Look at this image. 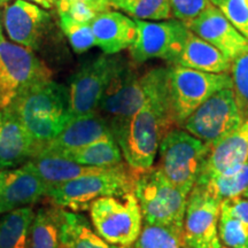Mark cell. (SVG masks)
Returning a JSON list of instances; mask_svg holds the SVG:
<instances>
[{"label": "cell", "mask_w": 248, "mask_h": 248, "mask_svg": "<svg viewBox=\"0 0 248 248\" xmlns=\"http://www.w3.org/2000/svg\"><path fill=\"white\" fill-rule=\"evenodd\" d=\"M142 84L146 100L114 137L126 166L137 175L153 167L162 138L177 128L170 101L168 67L145 71Z\"/></svg>", "instance_id": "obj_1"}, {"label": "cell", "mask_w": 248, "mask_h": 248, "mask_svg": "<svg viewBox=\"0 0 248 248\" xmlns=\"http://www.w3.org/2000/svg\"><path fill=\"white\" fill-rule=\"evenodd\" d=\"M8 107L23 124L38 151L57 137L71 119L69 90L52 78L28 86Z\"/></svg>", "instance_id": "obj_2"}, {"label": "cell", "mask_w": 248, "mask_h": 248, "mask_svg": "<svg viewBox=\"0 0 248 248\" xmlns=\"http://www.w3.org/2000/svg\"><path fill=\"white\" fill-rule=\"evenodd\" d=\"M136 177L137 173L126 163H122L102 172L80 176L49 188L45 199L51 206L75 213L83 212L89 210L93 201L99 198L132 192Z\"/></svg>", "instance_id": "obj_3"}, {"label": "cell", "mask_w": 248, "mask_h": 248, "mask_svg": "<svg viewBox=\"0 0 248 248\" xmlns=\"http://www.w3.org/2000/svg\"><path fill=\"white\" fill-rule=\"evenodd\" d=\"M132 192L140 206L144 224L183 228L188 194L171 184L157 167L138 173Z\"/></svg>", "instance_id": "obj_4"}, {"label": "cell", "mask_w": 248, "mask_h": 248, "mask_svg": "<svg viewBox=\"0 0 248 248\" xmlns=\"http://www.w3.org/2000/svg\"><path fill=\"white\" fill-rule=\"evenodd\" d=\"M137 66L135 62L119 57L99 102L98 115L106 122L113 137L146 100L142 84L144 73H140Z\"/></svg>", "instance_id": "obj_5"}, {"label": "cell", "mask_w": 248, "mask_h": 248, "mask_svg": "<svg viewBox=\"0 0 248 248\" xmlns=\"http://www.w3.org/2000/svg\"><path fill=\"white\" fill-rule=\"evenodd\" d=\"M209 147L185 130L175 128L160 142L156 167L171 184L190 194L199 177Z\"/></svg>", "instance_id": "obj_6"}, {"label": "cell", "mask_w": 248, "mask_h": 248, "mask_svg": "<svg viewBox=\"0 0 248 248\" xmlns=\"http://www.w3.org/2000/svg\"><path fill=\"white\" fill-rule=\"evenodd\" d=\"M89 210L94 231L108 244L129 248L138 239L142 215L133 192L99 198Z\"/></svg>", "instance_id": "obj_7"}, {"label": "cell", "mask_w": 248, "mask_h": 248, "mask_svg": "<svg viewBox=\"0 0 248 248\" xmlns=\"http://www.w3.org/2000/svg\"><path fill=\"white\" fill-rule=\"evenodd\" d=\"M170 101L177 128L203 104L222 89L232 88L230 74H213L176 64L168 67Z\"/></svg>", "instance_id": "obj_8"}, {"label": "cell", "mask_w": 248, "mask_h": 248, "mask_svg": "<svg viewBox=\"0 0 248 248\" xmlns=\"http://www.w3.org/2000/svg\"><path fill=\"white\" fill-rule=\"evenodd\" d=\"M52 75L32 49L6 40L0 26V109L8 107L28 86Z\"/></svg>", "instance_id": "obj_9"}, {"label": "cell", "mask_w": 248, "mask_h": 248, "mask_svg": "<svg viewBox=\"0 0 248 248\" xmlns=\"http://www.w3.org/2000/svg\"><path fill=\"white\" fill-rule=\"evenodd\" d=\"M244 123L232 88L222 89L191 114L182 128L204 144H216Z\"/></svg>", "instance_id": "obj_10"}, {"label": "cell", "mask_w": 248, "mask_h": 248, "mask_svg": "<svg viewBox=\"0 0 248 248\" xmlns=\"http://www.w3.org/2000/svg\"><path fill=\"white\" fill-rule=\"evenodd\" d=\"M137 37L129 47L130 59L137 64L161 59L172 63L182 53L187 38L188 28L178 20L148 22L135 18Z\"/></svg>", "instance_id": "obj_11"}, {"label": "cell", "mask_w": 248, "mask_h": 248, "mask_svg": "<svg viewBox=\"0 0 248 248\" xmlns=\"http://www.w3.org/2000/svg\"><path fill=\"white\" fill-rule=\"evenodd\" d=\"M222 201L206 188L194 186L188 194L184 216V241L188 248H219L218 222Z\"/></svg>", "instance_id": "obj_12"}, {"label": "cell", "mask_w": 248, "mask_h": 248, "mask_svg": "<svg viewBox=\"0 0 248 248\" xmlns=\"http://www.w3.org/2000/svg\"><path fill=\"white\" fill-rule=\"evenodd\" d=\"M117 61V55L104 54L86 62L76 71L68 88L71 119L97 113L102 93Z\"/></svg>", "instance_id": "obj_13"}, {"label": "cell", "mask_w": 248, "mask_h": 248, "mask_svg": "<svg viewBox=\"0 0 248 248\" xmlns=\"http://www.w3.org/2000/svg\"><path fill=\"white\" fill-rule=\"evenodd\" d=\"M186 27L194 35L215 46L231 62L248 53V40L215 6Z\"/></svg>", "instance_id": "obj_14"}, {"label": "cell", "mask_w": 248, "mask_h": 248, "mask_svg": "<svg viewBox=\"0 0 248 248\" xmlns=\"http://www.w3.org/2000/svg\"><path fill=\"white\" fill-rule=\"evenodd\" d=\"M48 187L29 164L2 170L0 178V215L32 206L44 199Z\"/></svg>", "instance_id": "obj_15"}, {"label": "cell", "mask_w": 248, "mask_h": 248, "mask_svg": "<svg viewBox=\"0 0 248 248\" xmlns=\"http://www.w3.org/2000/svg\"><path fill=\"white\" fill-rule=\"evenodd\" d=\"M51 15L26 0H15L5 7L2 22L6 32L15 44L30 49L38 47L47 29Z\"/></svg>", "instance_id": "obj_16"}, {"label": "cell", "mask_w": 248, "mask_h": 248, "mask_svg": "<svg viewBox=\"0 0 248 248\" xmlns=\"http://www.w3.org/2000/svg\"><path fill=\"white\" fill-rule=\"evenodd\" d=\"M248 160V121L209 147L194 186H204L222 173L233 170Z\"/></svg>", "instance_id": "obj_17"}, {"label": "cell", "mask_w": 248, "mask_h": 248, "mask_svg": "<svg viewBox=\"0 0 248 248\" xmlns=\"http://www.w3.org/2000/svg\"><path fill=\"white\" fill-rule=\"evenodd\" d=\"M38 152V146L9 107L0 109V170L23 166Z\"/></svg>", "instance_id": "obj_18"}, {"label": "cell", "mask_w": 248, "mask_h": 248, "mask_svg": "<svg viewBox=\"0 0 248 248\" xmlns=\"http://www.w3.org/2000/svg\"><path fill=\"white\" fill-rule=\"evenodd\" d=\"M108 137H113V135L98 113L73 117L57 137L39 148L38 153H58L73 150Z\"/></svg>", "instance_id": "obj_19"}, {"label": "cell", "mask_w": 248, "mask_h": 248, "mask_svg": "<svg viewBox=\"0 0 248 248\" xmlns=\"http://www.w3.org/2000/svg\"><path fill=\"white\" fill-rule=\"evenodd\" d=\"M91 28L95 46L108 55L117 54L129 48L137 37L135 20L120 12L108 11L99 14L92 21Z\"/></svg>", "instance_id": "obj_20"}, {"label": "cell", "mask_w": 248, "mask_h": 248, "mask_svg": "<svg viewBox=\"0 0 248 248\" xmlns=\"http://www.w3.org/2000/svg\"><path fill=\"white\" fill-rule=\"evenodd\" d=\"M170 64L213 74H229L232 67V62L222 52L192 31L188 32L182 53Z\"/></svg>", "instance_id": "obj_21"}, {"label": "cell", "mask_w": 248, "mask_h": 248, "mask_svg": "<svg viewBox=\"0 0 248 248\" xmlns=\"http://www.w3.org/2000/svg\"><path fill=\"white\" fill-rule=\"evenodd\" d=\"M49 188L63 184L80 176L102 172L108 168H98L78 164L60 155L38 153L27 162Z\"/></svg>", "instance_id": "obj_22"}, {"label": "cell", "mask_w": 248, "mask_h": 248, "mask_svg": "<svg viewBox=\"0 0 248 248\" xmlns=\"http://www.w3.org/2000/svg\"><path fill=\"white\" fill-rule=\"evenodd\" d=\"M60 248H126L108 244L84 216L63 209L60 228Z\"/></svg>", "instance_id": "obj_23"}, {"label": "cell", "mask_w": 248, "mask_h": 248, "mask_svg": "<svg viewBox=\"0 0 248 248\" xmlns=\"http://www.w3.org/2000/svg\"><path fill=\"white\" fill-rule=\"evenodd\" d=\"M60 155L74 162L98 168H113L123 163V155L113 137L100 139L85 146L49 153Z\"/></svg>", "instance_id": "obj_24"}, {"label": "cell", "mask_w": 248, "mask_h": 248, "mask_svg": "<svg viewBox=\"0 0 248 248\" xmlns=\"http://www.w3.org/2000/svg\"><path fill=\"white\" fill-rule=\"evenodd\" d=\"M35 216L32 206L0 215V248H30V228Z\"/></svg>", "instance_id": "obj_25"}, {"label": "cell", "mask_w": 248, "mask_h": 248, "mask_svg": "<svg viewBox=\"0 0 248 248\" xmlns=\"http://www.w3.org/2000/svg\"><path fill=\"white\" fill-rule=\"evenodd\" d=\"M62 212L51 204L36 210L30 228V248H60Z\"/></svg>", "instance_id": "obj_26"}, {"label": "cell", "mask_w": 248, "mask_h": 248, "mask_svg": "<svg viewBox=\"0 0 248 248\" xmlns=\"http://www.w3.org/2000/svg\"><path fill=\"white\" fill-rule=\"evenodd\" d=\"M184 230L181 226L144 224L138 239L130 248H184Z\"/></svg>", "instance_id": "obj_27"}, {"label": "cell", "mask_w": 248, "mask_h": 248, "mask_svg": "<svg viewBox=\"0 0 248 248\" xmlns=\"http://www.w3.org/2000/svg\"><path fill=\"white\" fill-rule=\"evenodd\" d=\"M200 187L206 188L221 201L243 197L248 190V160L238 168L217 176Z\"/></svg>", "instance_id": "obj_28"}, {"label": "cell", "mask_w": 248, "mask_h": 248, "mask_svg": "<svg viewBox=\"0 0 248 248\" xmlns=\"http://www.w3.org/2000/svg\"><path fill=\"white\" fill-rule=\"evenodd\" d=\"M111 7L119 8L139 20H168L171 17L170 0H109Z\"/></svg>", "instance_id": "obj_29"}, {"label": "cell", "mask_w": 248, "mask_h": 248, "mask_svg": "<svg viewBox=\"0 0 248 248\" xmlns=\"http://www.w3.org/2000/svg\"><path fill=\"white\" fill-rule=\"evenodd\" d=\"M219 240L230 248H248V226L221 204L218 222Z\"/></svg>", "instance_id": "obj_30"}, {"label": "cell", "mask_w": 248, "mask_h": 248, "mask_svg": "<svg viewBox=\"0 0 248 248\" xmlns=\"http://www.w3.org/2000/svg\"><path fill=\"white\" fill-rule=\"evenodd\" d=\"M59 17L61 29L76 53H84L95 46L91 24L77 22L66 14H59Z\"/></svg>", "instance_id": "obj_31"}, {"label": "cell", "mask_w": 248, "mask_h": 248, "mask_svg": "<svg viewBox=\"0 0 248 248\" xmlns=\"http://www.w3.org/2000/svg\"><path fill=\"white\" fill-rule=\"evenodd\" d=\"M230 76L235 102L245 122L248 121V53L232 62Z\"/></svg>", "instance_id": "obj_32"}, {"label": "cell", "mask_w": 248, "mask_h": 248, "mask_svg": "<svg viewBox=\"0 0 248 248\" xmlns=\"http://www.w3.org/2000/svg\"><path fill=\"white\" fill-rule=\"evenodd\" d=\"M222 12L230 23L248 40V2L247 0H209Z\"/></svg>", "instance_id": "obj_33"}, {"label": "cell", "mask_w": 248, "mask_h": 248, "mask_svg": "<svg viewBox=\"0 0 248 248\" xmlns=\"http://www.w3.org/2000/svg\"><path fill=\"white\" fill-rule=\"evenodd\" d=\"M209 0H170L171 16L187 26L213 7Z\"/></svg>", "instance_id": "obj_34"}, {"label": "cell", "mask_w": 248, "mask_h": 248, "mask_svg": "<svg viewBox=\"0 0 248 248\" xmlns=\"http://www.w3.org/2000/svg\"><path fill=\"white\" fill-rule=\"evenodd\" d=\"M58 14H66L80 23L91 24L99 14L104 13L97 6L84 1L57 2Z\"/></svg>", "instance_id": "obj_35"}, {"label": "cell", "mask_w": 248, "mask_h": 248, "mask_svg": "<svg viewBox=\"0 0 248 248\" xmlns=\"http://www.w3.org/2000/svg\"><path fill=\"white\" fill-rule=\"evenodd\" d=\"M222 204L232 215L248 226V199L243 197L231 198L223 200Z\"/></svg>", "instance_id": "obj_36"}, {"label": "cell", "mask_w": 248, "mask_h": 248, "mask_svg": "<svg viewBox=\"0 0 248 248\" xmlns=\"http://www.w3.org/2000/svg\"><path fill=\"white\" fill-rule=\"evenodd\" d=\"M70 1H84V2H89V4H92L94 6H97L101 9L102 12H108L110 11V1L109 0H58V2H70Z\"/></svg>", "instance_id": "obj_37"}, {"label": "cell", "mask_w": 248, "mask_h": 248, "mask_svg": "<svg viewBox=\"0 0 248 248\" xmlns=\"http://www.w3.org/2000/svg\"><path fill=\"white\" fill-rule=\"evenodd\" d=\"M30 1L36 2V4H38V5L42 6L43 8L51 9L54 5H57L58 0H30Z\"/></svg>", "instance_id": "obj_38"}, {"label": "cell", "mask_w": 248, "mask_h": 248, "mask_svg": "<svg viewBox=\"0 0 248 248\" xmlns=\"http://www.w3.org/2000/svg\"><path fill=\"white\" fill-rule=\"evenodd\" d=\"M11 0H0V7H6Z\"/></svg>", "instance_id": "obj_39"}, {"label": "cell", "mask_w": 248, "mask_h": 248, "mask_svg": "<svg viewBox=\"0 0 248 248\" xmlns=\"http://www.w3.org/2000/svg\"><path fill=\"white\" fill-rule=\"evenodd\" d=\"M243 198H246V199H248V190L245 192L244 195H243Z\"/></svg>", "instance_id": "obj_40"}, {"label": "cell", "mask_w": 248, "mask_h": 248, "mask_svg": "<svg viewBox=\"0 0 248 248\" xmlns=\"http://www.w3.org/2000/svg\"><path fill=\"white\" fill-rule=\"evenodd\" d=\"M219 248H230V247H226V246H221Z\"/></svg>", "instance_id": "obj_41"}, {"label": "cell", "mask_w": 248, "mask_h": 248, "mask_svg": "<svg viewBox=\"0 0 248 248\" xmlns=\"http://www.w3.org/2000/svg\"><path fill=\"white\" fill-rule=\"evenodd\" d=\"M1 172H2V170H0V178H1Z\"/></svg>", "instance_id": "obj_42"}, {"label": "cell", "mask_w": 248, "mask_h": 248, "mask_svg": "<svg viewBox=\"0 0 248 248\" xmlns=\"http://www.w3.org/2000/svg\"><path fill=\"white\" fill-rule=\"evenodd\" d=\"M184 248H188V247H186V246H185V247H184Z\"/></svg>", "instance_id": "obj_43"}, {"label": "cell", "mask_w": 248, "mask_h": 248, "mask_svg": "<svg viewBox=\"0 0 248 248\" xmlns=\"http://www.w3.org/2000/svg\"><path fill=\"white\" fill-rule=\"evenodd\" d=\"M247 2H248V0H247Z\"/></svg>", "instance_id": "obj_44"}, {"label": "cell", "mask_w": 248, "mask_h": 248, "mask_svg": "<svg viewBox=\"0 0 248 248\" xmlns=\"http://www.w3.org/2000/svg\"><path fill=\"white\" fill-rule=\"evenodd\" d=\"M129 248H130V247H129Z\"/></svg>", "instance_id": "obj_45"}]
</instances>
